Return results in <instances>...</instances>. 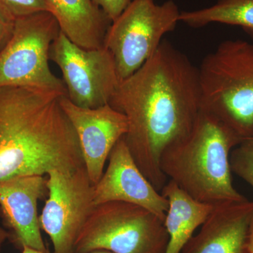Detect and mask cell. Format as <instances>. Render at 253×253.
Listing matches in <instances>:
<instances>
[{
  "instance_id": "603a6c76",
  "label": "cell",
  "mask_w": 253,
  "mask_h": 253,
  "mask_svg": "<svg viewBox=\"0 0 253 253\" xmlns=\"http://www.w3.org/2000/svg\"><path fill=\"white\" fill-rule=\"evenodd\" d=\"M21 253H50L49 251L46 250L45 251H41L39 250L32 249V248L28 247V246H24L22 248V252Z\"/></svg>"
},
{
  "instance_id": "8fae6325",
  "label": "cell",
  "mask_w": 253,
  "mask_h": 253,
  "mask_svg": "<svg viewBox=\"0 0 253 253\" xmlns=\"http://www.w3.org/2000/svg\"><path fill=\"white\" fill-rule=\"evenodd\" d=\"M108 160L106 171L94 185L95 206L111 201L128 203L149 210L165 221L168 200L138 167L124 136L115 145Z\"/></svg>"
},
{
  "instance_id": "ba28073f",
  "label": "cell",
  "mask_w": 253,
  "mask_h": 253,
  "mask_svg": "<svg viewBox=\"0 0 253 253\" xmlns=\"http://www.w3.org/2000/svg\"><path fill=\"white\" fill-rule=\"evenodd\" d=\"M48 199L39 216L53 253H76V244L95 205L94 185L85 168L73 172L51 170L46 175Z\"/></svg>"
},
{
  "instance_id": "e0dca14e",
  "label": "cell",
  "mask_w": 253,
  "mask_h": 253,
  "mask_svg": "<svg viewBox=\"0 0 253 253\" xmlns=\"http://www.w3.org/2000/svg\"><path fill=\"white\" fill-rule=\"evenodd\" d=\"M231 172L244 179L253 189V140L243 141L231 151Z\"/></svg>"
},
{
  "instance_id": "7c38bea8",
  "label": "cell",
  "mask_w": 253,
  "mask_h": 253,
  "mask_svg": "<svg viewBox=\"0 0 253 253\" xmlns=\"http://www.w3.org/2000/svg\"><path fill=\"white\" fill-rule=\"evenodd\" d=\"M46 193L44 176H21L0 181V214L21 249L28 246L46 251L38 213V201Z\"/></svg>"
},
{
  "instance_id": "4fadbf2b",
  "label": "cell",
  "mask_w": 253,
  "mask_h": 253,
  "mask_svg": "<svg viewBox=\"0 0 253 253\" xmlns=\"http://www.w3.org/2000/svg\"><path fill=\"white\" fill-rule=\"evenodd\" d=\"M253 202L247 199L213 206L181 253H250L249 231Z\"/></svg>"
},
{
  "instance_id": "ac0fdd59",
  "label": "cell",
  "mask_w": 253,
  "mask_h": 253,
  "mask_svg": "<svg viewBox=\"0 0 253 253\" xmlns=\"http://www.w3.org/2000/svg\"><path fill=\"white\" fill-rule=\"evenodd\" d=\"M0 8L11 19L49 11L44 0H0Z\"/></svg>"
},
{
  "instance_id": "9a60e30c",
  "label": "cell",
  "mask_w": 253,
  "mask_h": 253,
  "mask_svg": "<svg viewBox=\"0 0 253 253\" xmlns=\"http://www.w3.org/2000/svg\"><path fill=\"white\" fill-rule=\"evenodd\" d=\"M161 193L169 204L164 221L168 235L165 253H181L194 231L206 220L213 206L191 199L170 180L166 183Z\"/></svg>"
},
{
  "instance_id": "277c9868",
  "label": "cell",
  "mask_w": 253,
  "mask_h": 253,
  "mask_svg": "<svg viewBox=\"0 0 253 253\" xmlns=\"http://www.w3.org/2000/svg\"><path fill=\"white\" fill-rule=\"evenodd\" d=\"M202 109L244 140L253 137V43L227 40L199 67Z\"/></svg>"
},
{
  "instance_id": "44dd1931",
  "label": "cell",
  "mask_w": 253,
  "mask_h": 253,
  "mask_svg": "<svg viewBox=\"0 0 253 253\" xmlns=\"http://www.w3.org/2000/svg\"><path fill=\"white\" fill-rule=\"evenodd\" d=\"M249 249L250 253H253V214L249 226Z\"/></svg>"
},
{
  "instance_id": "7402d4cb",
  "label": "cell",
  "mask_w": 253,
  "mask_h": 253,
  "mask_svg": "<svg viewBox=\"0 0 253 253\" xmlns=\"http://www.w3.org/2000/svg\"><path fill=\"white\" fill-rule=\"evenodd\" d=\"M10 236H11L10 233L5 230L2 227H0V251L6 240L9 239Z\"/></svg>"
},
{
  "instance_id": "3957f363",
  "label": "cell",
  "mask_w": 253,
  "mask_h": 253,
  "mask_svg": "<svg viewBox=\"0 0 253 253\" xmlns=\"http://www.w3.org/2000/svg\"><path fill=\"white\" fill-rule=\"evenodd\" d=\"M244 139L208 111L201 110L191 134L161 158L165 176L191 199L214 206L246 199L234 188L232 150Z\"/></svg>"
},
{
  "instance_id": "30bf717a",
  "label": "cell",
  "mask_w": 253,
  "mask_h": 253,
  "mask_svg": "<svg viewBox=\"0 0 253 253\" xmlns=\"http://www.w3.org/2000/svg\"><path fill=\"white\" fill-rule=\"evenodd\" d=\"M60 104L76 130L84 168L95 185L104 174L115 145L127 132V120L109 104L95 109L83 108L63 96Z\"/></svg>"
},
{
  "instance_id": "9c48e42d",
  "label": "cell",
  "mask_w": 253,
  "mask_h": 253,
  "mask_svg": "<svg viewBox=\"0 0 253 253\" xmlns=\"http://www.w3.org/2000/svg\"><path fill=\"white\" fill-rule=\"evenodd\" d=\"M49 59L61 70L67 97L73 104L89 109L109 104L120 81L112 55L105 46L84 49L60 31Z\"/></svg>"
},
{
  "instance_id": "ffe728a7",
  "label": "cell",
  "mask_w": 253,
  "mask_h": 253,
  "mask_svg": "<svg viewBox=\"0 0 253 253\" xmlns=\"http://www.w3.org/2000/svg\"><path fill=\"white\" fill-rule=\"evenodd\" d=\"M14 21L0 8V51L6 45L12 35Z\"/></svg>"
},
{
  "instance_id": "7a4b0ae2",
  "label": "cell",
  "mask_w": 253,
  "mask_h": 253,
  "mask_svg": "<svg viewBox=\"0 0 253 253\" xmlns=\"http://www.w3.org/2000/svg\"><path fill=\"white\" fill-rule=\"evenodd\" d=\"M59 91L0 88V181L84 167L76 130Z\"/></svg>"
},
{
  "instance_id": "5bb4252c",
  "label": "cell",
  "mask_w": 253,
  "mask_h": 253,
  "mask_svg": "<svg viewBox=\"0 0 253 253\" xmlns=\"http://www.w3.org/2000/svg\"><path fill=\"white\" fill-rule=\"evenodd\" d=\"M60 30L70 41L87 49L104 46L111 21L93 0H44Z\"/></svg>"
},
{
  "instance_id": "cb8c5ba5",
  "label": "cell",
  "mask_w": 253,
  "mask_h": 253,
  "mask_svg": "<svg viewBox=\"0 0 253 253\" xmlns=\"http://www.w3.org/2000/svg\"><path fill=\"white\" fill-rule=\"evenodd\" d=\"M86 253H113L106 250H94V251H90V252Z\"/></svg>"
},
{
  "instance_id": "d6986e66",
  "label": "cell",
  "mask_w": 253,
  "mask_h": 253,
  "mask_svg": "<svg viewBox=\"0 0 253 253\" xmlns=\"http://www.w3.org/2000/svg\"><path fill=\"white\" fill-rule=\"evenodd\" d=\"M104 11L111 22L116 19L127 7L131 0H93Z\"/></svg>"
},
{
  "instance_id": "2e32d148",
  "label": "cell",
  "mask_w": 253,
  "mask_h": 253,
  "mask_svg": "<svg viewBox=\"0 0 253 253\" xmlns=\"http://www.w3.org/2000/svg\"><path fill=\"white\" fill-rule=\"evenodd\" d=\"M179 22L195 28L215 23L239 26L253 38V0H216L208 7L181 11Z\"/></svg>"
},
{
  "instance_id": "d4e9b609",
  "label": "cell",
  "mask_w": 253,
  "mask_h": 253,
  "mask_svg": "<svg viewBox=\"0 0 253 253\" xmlns=\"http://www.w3.org/2000/svg\"><path fill=\"white\" fill-rule=\"evenodd\" d=\"M251 139H253V138H251Z\"/></svg>"
},
{
  "instance_id": "52a82bcc",
  "label": "cell",
  "mask_w": 253,
  "mask_h": 253,
  "mask_svg": "<svg viewBox=\"0 0 253 253\" xmlns=\"http://www.w3.org/2000/svg\"><path fill=\"white\" fill-rule=\"evenodd\" d=\"M179 11L173 0H131L111 23L104 46L112 55L120 82L134 74L152 57L165 35L175 29Z\"/></svg>"
},
{
  "instance_id": "8992f818",
  "label": "cell",
  "mask_w": 253,
  "mask_h": 253,
  "mask_svg": "<svg viewBox=\"0 0 253 253\" xmlns=\"http://www.w3.org/2000/svg\"><path fill=\"white\" fill-rule=\"evenodd\" d=\"M60 31L49 11L15 20L12 35L0 51V88L26 86L67 96L63 80L55 76L49 65L50 49Z\"/></svg>"
},
{
  "instance_id": "5b68a950",
  "label": "cell",
  "mask_w": 253,
  "mask_h": 253,
  "mask_svg": "<svg viewBox=\"0 0 253 253\" xmlns=\"http://www.w3.org/2000/svg\"><path fill=\"white\" fill-rule=\"evenodd\" d=\"M168 235L163 219L136 205L111 201L95 206L76 244V253H165Z\"/></svg>"
},
{
  "instance_id": "6da1fadb",
  "label": "cell",
  "mask_w": 253,
  "mask_h": 253,
  "mask_svg": "<svg viewBox=\"0 0 253 253\" xmlns=\"http://www.w3.org/2000/svg\"><path fill=\"white\" fill-rule=\"evenodd\" d=\"M109 104L126 116V146L161 192L168 179L161 169L163 155L189 136L202 110L199 67L163 41L151 59L120 82Z\"/></svg>"
}]
</instances>
